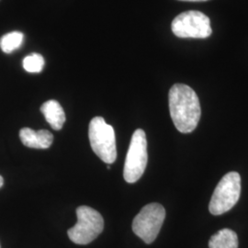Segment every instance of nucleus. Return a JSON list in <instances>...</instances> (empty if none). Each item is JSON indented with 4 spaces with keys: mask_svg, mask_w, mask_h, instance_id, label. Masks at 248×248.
I'll return each instance as SVG.
<instances>
[{
    "mask_svg": "<svg viewBox=\"0 0 248 248\" xmlns=\"http://www.w3.org/2000/svg\"><path fill=\"white\" fill-rule=\"evenodd\" d=\"M180 1H189V2H202V1H208V0H180Z\"/></svg>",
    "mask_w": 248,
    "mask_h": 248,
    "instance_id": "ddd939ff",
    "label": "nucleus"
},
{
    "mask_svg": "<svg viewBox=\"0 0 248 248\" xmlns=\"http://www.w3.org/2000/svg\"><path fill=\"white\" fill-rule=\"evenodd\" d=\"M169 110L178 132L192 133L200 122L202 109L195 91L184 84H175L169 94Z\"/></svg>",
    "mask_w": 248,
    "mask_h": 248,
    "instance_id": "f257e3e1",
    "label": "nucleus"
},
{
    "mask_svg": "<svg viewBox=\"0 0 248 248\" xmlns=\"http://www.w3.org/2000/svg\"><path fill=\"white\" fill-rule=\"evenodd\" d=\"M45 58L40 53H31L23 59V68L29 73H40L45 66Z\"/></svg>",
    "mask_w": 248,
    "mask_h": 248,
    "instance_id": "f8f14e48",
    "label": "nucleus"
},
{
    "mask_svg": "<svg viewBox=\"0 0 248 248\" xmlns=\"http://www.w3.org/2000/svg\"><path fill=\"white\" fill-rule=\"evenodd\" d=\"M241 194V177L237 172H229L215 187L209 204V211L213 215H222L229 212L238 202Z\"/></svg>",
    "mask_w": 248,
    "mask_h": 248,
    "instance_id": "20e7f679",
    "label": "nucleus"
},
{
    "mask_svg": "<svg viewBox=\"0 0 248 248\" xmlns=\"http://www.w3.org/2000/svg\"><path fill=\"white\" fill-rule=\"evenodd\" d=\"M89 142L92 150L100 159L110 165L117 158L114 129L102 117L91 120L89 129Z\"/></svg>",
    "mask_w": 248,
    "mask_h": 248,
    "instance_id": "f03ea898",
    "label": "nucleus"
},
{
    "mask_svg": "<svg viewBox=\"0 0 248 248\" xmlns=\"http://www.w3.org/2000/svg\"><path fill=\"white\" fill-rule=\"evenodd\" d=\"M45 120L55 131L61 130L65 123V114L60 103L56 100H48L41 107Z\"/></svg>",
    "mask_w": 248,
    "mask_h": 248,
    "instance_id": "1a4fd4ad",
    "label": "nucleus"
},
{
    "mask_svg": "<svg viewBox=\"0 0 248 248\" xmlns=\"http://www.w3.org/2000/svg\"><path fill=\"white\" fill-rule=\"evenodd\" d=\"M3 184H4V179H3V177L0 176V187L3 186Z\"/></svg>",
    "mask_w": 248,
    "mask_h": 248,
    "instance_id": "4468645a",
    "label": "nucleus"
},
{
    "mask_svg": "<svg viewBox=\"0 0 248 248\" xmlns=\"http://www.w3.org/2000/svg\"><path fill=\"white\" fill-rule=\"evenodd\" d=\"M210 248H238V237L231 229H222L213 234L209 241Z\"/></svg>",
    "mask_w": 248,
    "mask_h": 248,
    "instance_id": "9d476101",
    "label": "nucleus"
},
{
    "mask_svg": "<svg viewBox=\"0 0 248 248\" xmlns=\"http://www.w3.org/2000/svg\"><path fill=\"white\" fill-rule=\"evenodd\" d=\"M166 218V210L159 203L144 206L133 219V232L146 244H152L159 233Z\"/></svg>",
    "mask_w": 248,
    "mask_h": 248,
    "instance_id": "423d86ee",
    "label": "nucleus"
},
{
    "mask_svg": "<svg viewBox=\"0 0 248 248\" xmlns=\"http://www.w3.org/2000/svg\"><path fill=\"white\" fill-rule=\"evenodd\" d=\"M19 138L25 146L35 149H47L53 142V134L49 131H34L27 127L19 131Z\"/></svg>",
    "mask_w": 248,
    "mask_h": 248,
    "instance_id": "6e6552de",
    "label": "nucleus"
},
{
    "mask_svg": "<svg viewBox=\"0 0 248 248\" xmlns=\"http://www.w3.org/2000/svg\"><path fill=\"white\" fill-rule=\"evenodd\" d=\"M171 28L173 33L178 38L205 39L213 33L209 17L196 10L179 14L172 21Z\"/></svg>",
    "mask_w": 248,
    "mask_h": 248,
    "instance_id": "0eeeda50",
    "label": "nucleus"
},
{
    "mask_svg": "<svg viewBox=\"0 0 248 248\" xmlns=\"http://www.w3.org/2000/svg\"><path fill=\"white\" fill-rule=\"evenodd\" d=\"M24 40L20 31H11L0 38V48L5 53H11L18 49Z\"/></svg>",
    "mask_w": 248,
    "mask_h": 248,
    "instance_id": "9b49d317",
    "label": "nucleus"
},
{
    "mask_svg": "<svg viewBox=\"0 0 248 248\" xmlns=\"http://www.w3.org/2000/svg\"><path fill=\"white\" fill-rule=\"evenodd\" d=\"M78 222L67 233L73 243L88 245L96 239L104 229V220L101 214L89 206L77 209Z\"/></svg>",
    "mask_w": 248,
    "mask_h": 248,
    "instance_id": "7ed1b4c3",
    "label": "nucleus"
},
{
    "mask_svg": "<svg viewBox=\"0 0 248 248\" xmlns=\"http://www.w3.org/2000/svg\"><path fill=\"white\" fill-rule=\"evenodd\" d=\"M147 141L146 135L142 129H138L133 133L129 150L125 160L124 177L128 183L138 181L147 166Z\"/></svg>",
    "mask_w": 248,
    "mask_h": 248,
    "instance_id": "39448f33",
    "label": "nucleus"
}]
</instances>
